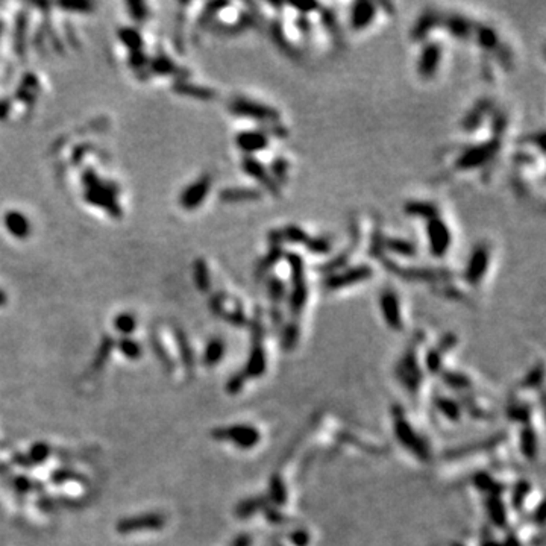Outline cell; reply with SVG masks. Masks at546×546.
Instances as JSON below:
<instances>
[{
	"label": "cell",
	"mask_w": 546,
	"mask_h": 546,
	"mask_svg": "<svg viewBox=\"0 0 546 546\" xmlns=\"http://www.w3.org/2000/svg\"><path fill=\"white\" fill-rule=\"evenodd\" d=\"M361 241V227L360 222L357 218L349 220V240H347V244L342 249L338 251L333 258L326 260L325 262H320V265L316 267V270L322 275H329V273H334L337 270H340L349 265L351 258L354 257L355 251L359 249Z\"/></svg>",
	"instance_id": "9a60e30c"
},
{
	"label": "cell",
	"mask_w": 546,
	"mask_h": 546,
	"mask_svg": "<svg viewBox=\"0 0 546 546\" xmlns=\"http://www.w3.org/2000/svg\"><path fill=\"white\" fill-rule=\"evenodd\" d=\"M194 275H196V284L197 287H199L201 290H208L210 286H211V281H210V272H208V266L205 265V261L199 260L196 262V267H194Z\"/></svg>",
	"instance_id": "f35d334b"
},
{
	"label": "cell",
	"mask_w": 546,
	"mask_h": 546,
	"mask_svg": "<svg viewBox=\"0 0 546 546\" xmlns=\"http://www.w3.org/2000/svg\"><path fill=\"white\" fill-rule=\"evenodd\" d=\"M404 213L411 219H418L428 222L431 219L440 218V208L436 202L423 201V199H411L404 204Z\"/></svg>",
	"instance_id": "f546056e"
},
{
	"label": "cell",
	"mask_w": 546,
	"mask_h": 546,
	"mask_svg": "<svg viewBox=\"0 0 546 546\" xmlns=\"http://www.w3.org/2000/svg\"><path fill=\"white\" fill-rule=\"evenodd\" d=\"M223 355H225V343L222 342V338H213L210 345L206 346L205 361L208 364H214L220 361Z\"/></svg>",
	"instance_id": "74e56055"
},
{
	"label": "cell",
	"mask_w": 546,
	"mask_h": 546,
	"mask_svg": "<svg viewBox=\"0 0 546 546\" xmlns=\"http://www.w3.org/2000/svg\"><path fill=\"white\" fill-rule=\"evenodd\" d=\"M444 13L436 8H425L413 23L410 29V40L414 43H425L430 34L441 26Z\"/></svg>",
	"instance_id": "cb8c5ba5"
},
{
	"label": "cell",
	"mask_w": 546,
	"mask_h": 546,
	"mask_svg": "<svg viewBox=\"0 0 546 546\" xmlns=\"http://www.w3.org/2000/svg\"><path fill=\"white\" fill-rule=\"evenodd\" d=\"M181 91L185 94H190V96H194L196 99H202V100H213L215 98V91L208 88V87L185 86V87H181Z\"/></svg>",
	"instance_id": "60d3db41"
},
{
	"label": "cell",
	"mask_w": 546,
	"mask_h": 546,
	"mask_svg": "<svg viewBox=\"0 0 546 546\" xmlns=\"http://www.w3.org/2000/svg\"><path fill=\"white\" fill-rule=\"evenodd\" d=\"M5 225H6V228L9 229V232L15 235V237H18V239H23V237H27V235H29V231H31L29 222H27L25 215L20 213L9 211L5 215Z\"/></svg>",
	"instance_id": "d6a6232c"
},
{
	"label": "cell",
	"mask_w": 546,
	"mask_h": 546,
	"mask_svg": "<svg viewBox=\"0 0 546 546\" xmlns=\"http://www.w3.org/2000/svg\"><path fill=\"white\" fill-rule=\"evenodd\" d=\"M267 29L270 40L278 47V51H281L291 60H300V51L293 44V41L288 39L284 22H282L279 17H275L273 20L269 22Z\"/></svg>",
	"instance_id": "484cf974"
},
{
	"label": "cell",
	"mask_w": 546,
	"mask_h": 546,
	"mask_svg": "<svg viewBox=\"0 0 546 546\" xmlns=\"http://www.w3.org/2000/svg\"><path fill=\"white\" fill-rule=\"evenodd\" d=\"M288 129L279 124L273 126H261L255 129L240 131L235 137V145L244 154V157H255L266 150L272 138H287Z\"/></svg>",
	"instance_id": "7c38bea8"
},
{
	"label": "cell",
	"mask_w": 546,
	"mask_h": 546,
	"mask_svg": "<svg viewBox=\"0 0 546 546\" xmlns=\"http://www.w3.org/2000/svg\"><path fill=\"white\" fill-rule=\"evenodd\" d=\"M384 253L389 258H414L418 255V246L416 243L404 239V237H394V235L385 234L384 239Z\"/></svg>",
	"instance_id": "83f0119b"
},
{
	"label": "cell",
	"mask_w": 546,
	"mask_h": 546,
	"mask_svg": "<svg viewBox=\"0 0 546 546\" xmlns=\"http://www.w3.org/2000/svg\"><path fill=\"white\" fill-rule=\"evenodd\" d=\"M309 237H312V234L298 223H287L284 227L273 228L267 232L269 244H278V246L282 248H284V244H300V246H304Z\"/></svg>",
	"instance_id": "d4e9b609"
},
{
	"label": "cell",
	"mask_w": 546,
	"mask_h": 546,
	"mask_svg": "<svg viewBox=\"0 0 546 546\" xmlns=\"http://www.w3.org/2000/svg\"><path fill=\"white\" fill-rule=\"evenodd\" d=\"M382 267L390 275L397 277L413 284H430V286H445L454 281V272L440 267H423V266H407L398 260L382 257L380 260Z\"/></svg>",
	"instance_id": "9c48e42d"
},
{
	"label": "cell",
	"mask_w": 546,
	"mask_h": 546,
	"mask_svg": "<svg viewBox=\"0 0 546 546\" xmlns=\"http://www.w3.org/2000/svg\"><path fill=\"white\" fill-rule=\"evenodd\" d=\"M492 261V249L491 244L481 241L475 244L469 253V258L466 261V267L463 272V279L467 286L478 287L481 284L484 277L487 275L488 267H491Z\"/></svg>",
	"instance_id": "5bb4252c"
},
{
	"label": "cell",
	"mask_w": 546,
	"mask_h": 546,
	"mask_svg": "<svg viewBox=\"0 0 546 546\" xmlns=\"http://www.w3.org/2000/svg\"><path fill=\"white\" fill-rule=\"evenodd\" d=\"M284 261L290 270V287L287 290L286 308L288 312L284 322H293L302 326V314L309 299V284L307 279L305 260L298 252L286 251Z\"/></svg>",
	"instance_id": "52a82bcc"
},
{
	"label": "cell",
	"mask_w": 546,
	"mask_h": 546,
	"mask_svg": "<svg viewBox=\"0 0 546 546\" xmlns=\"http://www.w3.org/2000/svg\"><path fill=\"white\" fill-rule=\"evenodd\" d=\"M427 340V333L420 331V329L414 333L406 349L399 355L397 366H394V380L398 381L401 389L411 399L414 408L420 411L427 407L428 398L432 387H434V381L430 378L425 360H423V349H425Z\"/></svg>",
	"instance_id": "5b68a950"
},
{
	"label": "cell",
	"mask_w": 546,
	"mask_h": 546,
	"mask_svg": "<svg viewBox=\"0 0 546 546\" xmlns=\"http://www.w3.org/2000/svg\"><path fill=\"white\" fill-rule=\"evenodd\" d=\"M496 108V103L491 98H481L478 99L469 111L463 116L460 121V128L465 131L466 134L477 133V131L484 125L486 119H491L493 109Z\"/></svg>",
	"instance_id": "603a6c76"
},
{
	"label": "cell",
	"mask_w": 546,
	"mask_h": 546,
	"mask_svg": "<svg viewBox=\"0 0 546 546\" xmlns=\"http://www.w3.org/2000/svg\"><path fill=\"white\" fill-rule=\"evenodd\" d=\"M231 546H258V543H257V539L253 538L252 534L244 533V534L239 535V538L232 542Z\"/></svg>",
	"instance_id": "f6af8a7d"
},
{
	"label": "cell",
	"mask_w": 546,
	"mask_h": 546,
	"mask_svg": "<svg viewBox=\"0 0 546 546\" xmlns=\"http://www.w3.org/2000/svg\"><path fill=\"white\" fill-rule=\"evenodd\" d=\"M307 440L319 451L347 457H381L387 445L372 431L355 425L333 413L314 416L307 431Z\"/></svg>",
	"instance_id": "7a4b0ae2"
},
{
	"label": "cell",
	"mask_w": 546,
	"mask_h": 546,
	"mask_svg": "<svg viewBox=\"0 0 546 546\" xmlns=\"http://www.w3.org/2000/svg\"><path fill=\"white\" fill-rule=\"evenodd\" d=\"M502 149V138L491 137L484 141L469 145L455 157V172H474L492 164Z\"/></svg>",
	"instance_id": "30bf717a"
},
{
	"label": "cell",
	"mask_w": 546,
	"mask_h": 546,
	"mask_svg": "<svg viewBox=\"0 0 546 546\" xmlns=\"http://www.w3.org/2000/svg\"><path fill=\"white\" fill-rule=\"evenodd\" d=\"M425 232H427L428 249L431 255L434 258H444L451 251L454 240L453 231H451L449 225L440 215V218L431 219L427 222Z\"/></svg>",
	"instance_id": "e0dca14e"
},
{
	"label": "cell",
	"mask_w": 546,
	"mask_h": 546,
	"mask_svg": "<svg viewBox=\"0 0 546 546\" xmlns=\"http://www.w3.org/2000/svg\"><path fill=\"white\" fill-rule=\"evenodd\" d=\"M384 239H385V232L382 229V223L380 219H376L372 228V235H371V244H369V255L375 260H381L385 257L384 253Z\"/></svg>",
	"instance_id": "d590c367"
},
{
	"label": "cell",
	"mask_w": 546,
	"mask_h": 546,
	"mask_svg": "<svg viewBox=\"0 0 546 546\" xmlns=\"http://www.w3.org/2000/svg\"><path fill=\"white\" fill-rule=\"evenodd\" d=\"M265 192L255 187H228L220 192V201L225 204L257 202L261 201Z\"/></svg>",
	"instance_id": "4dcf8cb0"
},
{
	"label": "cell",
	"mask_w": 546,
	"mask_h": 546,
	"mask_svg": "<svg viewBox=\"0 0 546 546\" xmlns=\"http://www.w3.org/2000/svg\"><path fill=\"white\" fill-rule=\"evenodd\" d=\"M317 13L320 15V23H322V26L325 27V31L331 35L334 44L342 47L343 46V36H342L340 25H338L335 13L333 11V9H329L324 5H320Z\"/></svg>",
	"instance_id": "1f68e13d"
},
{
	"label": "cell",
	"mask_w": 546,
	"mask_h": 546,
	"mask_svg": "<svg viewBox=\"0 0 546 546\" xmlns=\"http://www.w3.org/2000/svg\"><path fill=\"white\" fill-rule=\"evenodd\" d=\"M229 112L234 116L257 121L261 126H273L281 124V111L261 100L248 96H235L229 102Z\"/></svg>",
	"instance_id": "8fae6325"
},
{
	"label": "cell",
	"mask_w": 546,
	"mask_h": 546,
	"mask_svg": "<svg viewBox=\"0 0 546 546\" xmlns=\"http://www.w3.org/2000/svg\"><path fill=\"white\" fill-rule=\"evenodd\" d=\"M513 161L514 164L521 166V167H526V166H533L535 164V158L531 152H528V150H517V152L513 155Z\"/></svg>",
	"instance_id": "7bdbcfd3"
},
{
	"label": "cell",
	"mask_w": 546,
	"mask_h": 546,
	"mask_svg": "<svg viewBox=\"0 0 546 546\" xmlns=\"http://www.w3.org/2000/svg\"><path fill=\"white\" fill-rule=\"evenodd\" d=\"M517 143L522 145V146L538 147L539 152L542 155L545 154V133H543V131H538V133L526 134L525 137H521L519 140H517Z\"/></svg>",
	"instance_id": "ab89813d"
},
{
	"label": "cell",
	"mask_w": 546,
	"mask_h": 546,
	"mask_svg": "<svg viewBox=\"0 0 546 546\" xmlns=\"http://www.w3.org/2000/svg\"><path fill=\"white\" fill-rule=\"evenodd\" d=\"M441 61H444V46L441 43L436 40L423 43L416 64L419 78L423 81L434 79L440 70Z\"/></svg>",
	"instance_id": "ac0fdd59"
},
{
	"label": "cell",
	"mask_w": 546,
	"mask_h": 546,
	"mask_svg": "<svg viewBox=\"0 0 546 546\" xmlns=\"http://www.w3.org/2000/svg\"><path fill=\"white\" fill-rule=\"evenodd\" d=\"M373 277V269L369 265H355L346 266L334 273H329L324 278V288L329 293L340 291L349 287L360 286L363 282H367Z\"/></svg>",
	"instance_id": "4fadbf2b"
},
{
	"label": "cell",
	"mask_w": 546,
	"mask_h": 546,
	"mask_svg": "<svg viewBox=\"0 0 546 546\" xmlns=\"http://www.w3.org/2000/svg\"><path fill=\"white\" fill-rule=\"evenodd\" d=\"M284 253L286 249L282 246H278V244H269L267 252L258 260L255 270H253L255 279L265 281L270 273H273L272 270L275 269V266L279 265V261H284Z\"/></svg>",
	"instance_id": "f1b7e54d"
},
{
	"label": "cell",
	"mask_w": 546,
	"mask_h": 546,
	"mask_svg": "<svg viewBox=\"0 0 546 546\" xmlns=\"http://www.w3.org/2000/svg\"><path fill=\"white\" fill-rule=\"evenodd\" d=\"M290 167H291L290 161L282 155L273 158V161L267 167L272 178H273V181H275L281 188L287 185V182L290 180Z\"/></svg>",
	"instance_id": "836d02e7"
},
{
	"label": "cell",
	"mask_w": 546,
	"mask_h": 546,
	"mask_svg": "<svg viewBox=\"0 0 546 546\" xmlns=\"http://www.w3.org/2000/svg\"><path fill=\"white\" fill-rule=\"evenodd\" d=\"M543 363L525 375L514 385L507 401V418L517 427V448L528 460H535L542 451V436L535 427L543 430V425L535 422V416L542 418L543 411Z\"/></svg>",
	"instance_id": "3957f363"
},
{
	"label": "cell",
	"mask_w": 546,
	"mask_h": 546,
	"mask_svg": "<svg viewBox=\"0 0 546 546\" xmlns=\"http://www.w3.org/2000/svg\"><path fill=\"white\" fill-rule=\"evenodd\" d=\"M116 325H117V329H120V331L129 333V331H133V329H134V326H135V320H134L133 317H131V316H128V314H124V316H120V317L117 319Z\"/></svg>",
	"instance_id": "ee69618b"
},
{
	"label": "cell",
	"mask_w": 546,
	"mask_h": 546,
	"mask_svg": "<svg viewBox=\"0 0 546 546\" xmlns=\"http://www.w3.org/2000/svg\"><path fill=\"white\" fill-rule=\"evenodd\" d=\"M380 13V6L376 2L371 0H357L349 8V15H347V25L349 29L354 32H363L373 25Z\"/></svg>",
	"instance_id": "7402d4cb"
},
{
	"label": "cell",
	"mask_w": 546,
	"mask_h": 546,
	"mask_svg": "<svg viewBox=\"0 0 546 546\" xmlns=\"http://www.w3.org/2000/svg\"><path fill=\"white\" fill-rule=\"evenodd\" d=\"M211 185H213L211 175L201 176L196 182L185 188V192L181 196V205L187 210L197 208V206L205 201V197L210 194Z\"/></svg>",
	"instance_id": "4316f807"
},
{
	"label": "cell",
	"mask_w": 546,
	"mask_h": 546,
	"mask_svg": "<svg viewBox=\"0 0 546 546\" xmlns=\"http://www.w3.org/2000/svg\"><path fill=\"white\" fill-rule=\"evenodd\" d=\"M295 27L299 31L300 35H304L305 39H309V35L313 32V20L307 14H298L295 17Z\"/></svg>",
	"instance_id": "b9f144b4"
},
{
	"label": "cell",
	"mask_w": 546,
	"mask_h": 546,
	"mask_svg": "<svg viewBox=\"0 0 546 546\" xmlns=\"http://www.w3.org/2000/svg\"><path fill=\"white\" fill-rule=\"evenodd\" d=\"M4 300H5V296H4V293H2V291H0V305H2V304H4Z\"/></svg>",
	"instance_id": "bcb514c9"
},
{
	"label": "cell",
	"mask_w": 546,
	"mask_h": 546,
	"mask_svg": "<svg viewBox=\"0 0 546 546\" xmlns=\"http://www.w3.org/2000/svg\"><path fill=\"white\" fill-rule=\"evenodd\" d=\"M380 313L385 326L393 333H402L406 329V319H404L402 302L398 291L392 287H385L378 298Z\"/></svg>",
	"instance_id": "2e32d148"
},
{
	"label": "cell",
	"mask_w": 546,
	"mask_h": 546,
	"mask_svg": "<svg viewBox=\"0 0 546 546\" xmlns=\"http://www.w3.org/2000/svg\"><path fill=\"white\" fill-rule=\"evenodd\" d=\"M299 472V461L287 457L270 474L265 488L239 505V516L243 519L255 517L262 525L278 531L295 525L300 505Z\"/></svg>",
	"instance_id": "6da1fadb"
},
{
	"label": "cell",
	"mask_w": 546,
	"mask_h": 546,
	"mask_svg": "<svg viewBox=\"0 0 546 546\" xmlns=\"http://www.w3.org/2000/svg\"><path fill=\"white\" fill-rule=\"evenodd\" d=\"M307 252L314 253V255H329L334 248V241L329 235H312L308 241L304 244Z\"/></svg>",
	"instance_id": "e575fe53"
},
{
	"label": "cell",
	"mask_w": 546,
	"mask_h": 546,
	"mask_svg": "<svg viewBox=\"0 0 546 546\" xmlns=\"http://www.w3.org/2000/svg\"><path fill=\"white\" fill-rule=\"evenodd\" d=\"M213 437L237 448L241 453H253L269 444L270 430L260 420H244L214 430Z\"/></svg>",
	"instance_id": "ba28073f"
},
{
	"label": "cell",
	"mask_w": 546,
	"mask_h": 546,
	"mask_svg": "<svg viewBox=\"0 0 546 546\" xmlns=\"http://www.w3.org/2000/svg\"><path fill=\"white\" fill-rule=\"evenodd\" d=\"M393 439L414 465L430 466L439 460V444L425 416L418 408L394 404L390 408Z\"/></svg>",
	"instance_id": "277c9868"
},
{
	"label": "cell",
	"mask_w": 546,
	"mask_h": 546,
	"mask_svg": "<svg viewBox=\"0 0 546 546\" xmlns=\"http://www.w3.org/2000/svg\"><path fill=\"white\" fill-rule=\"evenodd\" d=\"M273 546H320L319 534L309 525H295L278 531Z\"/></svg>",
	"instance_id": "44dd1931"
},
{
	"label": "cell",
	"mask_w": 546,
	"mask_h": 546,
	"mask_svg": "<svg viewBox=\"0 0 546 546\" xmlns=\"http://www.w3.org/2000/svg\"><path fill=\"white\" fill-rule=\"evenodd\" d=\"M241 171L246 173L251 180L257 181L261 187V190H266L270 196L275 197V199H279L282 196V188L273 181L269 168L265 166V163H261L257 157H243Z\"/></svg>",
	"instance_id": "d6986e66"
},
{
	"label": "cell",
	"mask_w": 546,
	"mask_h": 546,
	"mask_svg": "<svg viewBox=\"0 0 546 546\" xmlns=\"http://www.w3.org/2000/svg\"><path fill=\"white\" fill-rule=\"evenodd\" d=\"M252 342L248 355L246 366L243 371L229 382L231 393H240L249 382H260L269 378L272 371V355L267 345V328L262 320V309L257 308L251 320Z\"/></svg>",
	"instance_id": "8992f818"
},
{
	"label": "cell",
	"mask_w": 546,
	"mask_h": 546,
	"mask_svg": "<svg viewBox=\"0 0 546 546\" xmlns=\"http://www.w3.org/2000/svg\"><path fill=\"white\" fill-rule=\"evenodd\" d=\"M491 126H492V137L502 138L508 128V117L507 112L501 108H495L491 116Z\"/></svg>",
	"instance_id": "8d00e7d4"
},
{
	"label": "cell",
	"mask_w": 546,
	"mask_h": 546,
	"mask_svg": "<svg viewBox=\"0 0 546 546\" xmlns=\"http://www.w3.org/2000/svg\"><path fill=\"white\" fill-rule=\"evenodd\" d=\"M477 26H478V23L465 14L448 13L441 17V26L440 27H444V29L457 41L472 43Z\"/></svg>",
	"instance_id": "ffe728a7"
}]
</instances>
